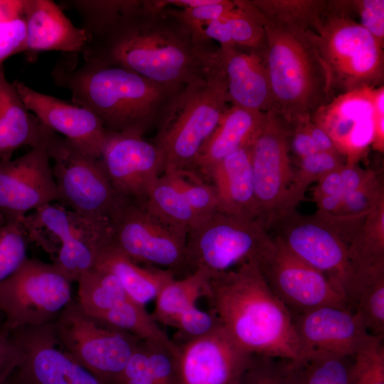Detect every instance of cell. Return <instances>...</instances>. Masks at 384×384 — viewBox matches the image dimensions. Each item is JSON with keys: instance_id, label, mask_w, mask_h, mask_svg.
<instances>
[{"instance_id": "cell-52", "label": "cell", "mask_w": 384, "mask_h": 384, "mask_svg": "<svg viewBox=\"0 0 384 384\" xmlns=\"http://www.w3.org/2000/svg\"><path fill=\"white\" fill-rule=\"evenodd\" d=\"M375 121L372 147L383 153L384 151V86L374 90Z\"/></svg>"}, {"instance_id": "cell-18", "label": "cell", "mask_w": 384, "mask_h": 384, "mask_svg": "<svg viewBox=\"0 0 384 384\" xmlns=\"http://www.w3.org/2000/svg\"><path fill=\"white\" fill-rule=\"evenodd\" d=\"M59 201L50 160L44 147L32 148L16 159L0 161V220L3 223L21 224L31 212Z\"/></svg>"}, {"instance_id": "cell-30", "label": "cell", "mask_w": 384, "mask_h": 384, "mask_svg": "<svg viewBox=\"0 0 384 384\" xmlns=\"http://www.w3.org/2000/svg\"><path fill=\"white\" fill-rule=\"evenodd\" d=\"M235 7L222 18L194 31L205 42L214 40L220 46L265 50L266 36L262 23L235 0Z\"/></svg>"}, {"instance_id": "cell-20", "label": "cell", "mask_w": 384, "mask_h": 384, "mask_svg": "<svg viewBox=\"0 0 384 384\" xmlns=\"http://www.w3.org/2000/svg\"><path fill=\"white\" fill-rule=\"evenodd\" d=\"M374 90L364 87L339 95L311 117V121L329 136L346 162L358 164L372 144Z\"/></svg>"}, {"instance_id": "cell-54", "label": "cell", "mask_w": 384, "mask_h": 384, "mask_svg": "<svg viewBox=\"0 0 384 384\" xmlns=\"http://www.w3.org/2000/svg\"><path fill=\"white\" fill-rule=\"evenodd\" d=\"M3 384H18L16 380L14 378L13 375H11L6 382H4Z\"/></svg>"}, {"instance_id": "cell-7", "label": "cell", "mask_w": 384, "mask_h": 384, "mask_svg": "<svg viewBox=\"0 0 384 384\" xmlns=\"http://www.w3.org/2000/svg\"><path fill=\"white\" fill-rule=\"evenodd\" d=\"M367 213L343 215L296 210L277 219L270 229L292 253L326 276L348 302L355 284L351 247Z\"/></svg>"}, {"instance_id": "cell-49", "label": "cell", "mask_w": 384, "mask_h": 384, "mask_svg": "<svg viewBox=\"0 0 384 384\" xmlns=\"http://www.w3.org/2000/svg\"><path fill=\"white\" fill-rule=\"evenodd\" d=\"M235 7V0H213L210 4L193 8L165 9L186 23L194 32L202 26L222 18Z\"/></svg>"}, {"instance_id": "cell-53", "label": "cell", "mask_w": 384, "mask_h": 384, "mask_svg": "<svg viewBox=\"0 0 384 384\" xmlns=\"http://www.w3.org/2000/svg\"><path fill=\"white\" fill-rule=\"evenodd\" d=\"M306 129L319 151H337L334 142L326 132L311 121H305Z\"/></svg>"}, {"instance_id": "cell-4", "label": "cell", "mask_w": 384, "mask_h": 384, "mask_svg": "<svg viewBox=\"0 0 384 384\" xmlns=\"http://www.w3.org/2000/svg\"><path fill=\"white\" fill-rule=\"evenodd\" d=\"M201 72L171 98L154 143L164 159V174L191 169L199 150L228 107L225 74L217 49L207 47Z\"/></svg>"}, {"instance_id": "cell-44", "label": "cell", "mask_w": 384, "mask_h": 384, "mask_svg": "<svg viewBox=\"0 0 384 384\" xmlns=\"http://www.w3.org/2000/svg\"><path fill=\"white\" fill-rule=\"evenodd\" d=\"M287 359L252 355L238 384H289Z\"/></svg>"}, {"instance_id": "cell-29", "label": "cell", "mask_w": 384, "mask_h": 384, "mask_svg": "<svg viewBox=\"0 0 384 384\" xmlns=\"http://www.w3.org/2000/svg\"><path fill=\"white\" fill-rule=\"evenodd\" d=\"M120 384H183L179 356L164 346L141 341L124 370Z\"/></svg>"}, {"instance_id": "cell-51", "label": "cell", "mask_w": 384, "mask_h": 384, "mask_svg": "<svg viewBox=\"0 0 384 384\" xmlns=\"http://www.w3.org/2000/svg\"><path fill=\"white\" fill-rule=\"evenodd\" d=\"M306 120L290 125V152H292L297 159L319 151L306 129L304 124Z\"/></svg>"}, {"instance_id": "cell-42", "label": "cell", "mask_w": 384, "mask_h": 384, "mask_svg": "<svg viewBox=\"0 0 384 384\" xmlns=\"http://www.w3.org/2000/svg\"><path fill=\"white\" fill-rule=\"evenodd\" d=\"M374 173L373 170L363 169L358 164L345 162L317 181L313 191V199L315 201L326 196L343 197L361 186Z\"/></svg>"}, {"instance_id": "cell-43", "label": "cell", "mask_w": 384, "mask_h": 384, "mask_svg": "<svg viewBox=\"0 0 384 384\" xmlns=\"http://www.w3.org/2000/svg\"><path fill=\"white\" fill-rule=\"evenodd\" d=\"M28 242L21 224H0V283L27 259Z\"/></svg>"}, {"instance_id": "cell-31", "label": "cell", "mask_w": 384, "mask_h": 384, "mask_svg": "<svg viewBox=\"0 0 384 384\" xmlns=\"http://www.w3.org/2000/svg\"><path fill=\"white\" fill-rule=\"evenodd\" d=\"M210 278L208 273L197 269L186 277L174 279L166 284L155 299L151 316L157 322L173 326L176 317L187 309L196 305L197 300L204 296Z\"/></svg>"}, {"instance_id": "cell-11", "label": "cell", "mask_w": 384, "mask_h": 384, "mask_svg": "<svg viewBox=\"0 0 384 384\" xmlns=\"http://www.w3.org/2000/svg\"><path fill=\"white\" fill-rule=\"evenodd\" d=\"M43 147L60 196L58 203L87 217L109 220L119 198L95 157L45 127Z\"/></svg>"}, {"instance_id": "cell-45", "label": "cell", "mask_w": 384, "mask_h": 384, "mask_svg": "<svg viewBox=\"0 0 384 384\" xmlns=\"http://www.w3.org/2000/svg\"><path fill=\"white\" fill-rule=\"evenodd\" d=\"M220 325L216 315L210 309L205 311L196 305L181 313L175 319L173 328L177 331L178 345L186 341L208 334Z\"/></svg>"}, {"instance_id": "cell-32", "label": "cell", "mask_w": 384, "mask_h": 384, "mask_svg": "<svg viewBox=\"0 0 384 384\" xmlns=\"http://www.w3.org/2000/svg\"><path fill=\"white\" fill-rule=\"evenodd\" d=\"M267 21L314 32L328 9L327 0H246Z\"/></svg>"}, {"instance_id": "cell-40", "label": "cell", "mask_w": 384, "mask_h": 384, "mask_svg": "<svg viewBox=\"0 0 384 384\" xmlns=\"http://www.w3.org/2000/svg\"><path fill=\"white\" fill-rule=\"evenodd\" d=\"M139 1L69 0L62 1V4L78 13L82 22L81 28L89 37L113 23Z\"/></svg>"}, {"instance_id": "cell-33", "label": "cell", "mask_w": 384, "mask_h": 384, "mask_svg": "<svg viewBox=\"0 0 384 384\" xmlns=\"http://www.w3.org/2000/svg\"><path fill=\"white\" fill-rule=\"evenodd\" d=\"M94 317L127 331L142 341L164 346L173 353L180 355L178 345L159 326L145 306L130 298Z\"/></svg>"}, {"instance_id": "cell-9", "label": "cell", "mask_w": 384, "mask_h": 384, "mask_svg": "<svg viewBox=\"0 0 384 384\" xmlns=\"http://www.w3.org/2000/svg\"><path fill=\"white\" fill-rule=\"evenodd\" d=\"M52 326L70 356L104 384H120L124 370L142 341L87 314L74 299Z\"/></svg>"}, {"instance_id": "cell-50", "label": "cell", "mask_w": 384, "mask_h": 384, "mask_svg": "<svg viewBox=\"0 0 384 384\" xmlns=\"http://www.w3.org/2000/svg\"><path fill=\"white\" fill-rule=\"evenodd\" d=\"M21 361L20 353L9 334L0 329V384L6 382Z\"/></svg>"}, {"instance_id": "cell-1", "label": "cell", "mask_w": 384, "mask_h": 384, "mask_svg": "<svg viewBox=\"0 0 384 384\" xmlns=\"http://www.w3.org/2000/svg\"><path fill=\"white\" fill-rule=\"evenodd\" d=\"M208 44L166 9L151 11L144 1L88 37L83 60L119 65L177 92L203 68Z\"/></svg>"}, {"instance_id": "cell-19", "label": "cell", "mask_w": 384, "mask_h": 384, "mask_svg": "<svg viewBox=\"0 0 384 384\" xmlns=\"http://www.w3.org/2000/svg\"><path fill=\"white\" fill-rule=\"evenodd\" d=\"M100 159L120 198L145 201L164 174V159L160 148L138 134L107 132Z\"/></svg>"}, {"instance_id": "cell-23", "label": "cell", "mask_w": 384, "mask_h": 384, "mask_svg": "<svg viewBox=\"0 0 384 384\" xmlns=\"http://www.w3.org/2000/svg\"><path fill=\"white\" fill-rule=\"evenodd\" d=\"M265 50L232 46L217 49L233 106L262 112L273 109Z\"/></svg>"}, {"instance_id": "cell-37", "label": "cell", "mask_w": 384, "mask_h": 384, "mask_svg": "<svg viewBox=\"0 0 384 384\" xmlns=\"http://www.w3.org/2000/svg\"><path fill=\"white\" fill-rule=\"evenodd\" d=\"M345 162L344 157L337 151H318L298 159L297 168L294 170L281 216L296 210L306 189L313 182H317L326 174L340 167Z\"/></svg>"}, {"instance_id": "cell-26", "label": "cell", "mask_w": 384, "mask_h": 384, "mask_svg": "<svg viewBox=\"0 0 384 384\" xmlns=\"http://www.w3.org/2000/svg\"><path fill=\"white\" fill-rule=\"evenodd\" d=\"M252 146L221 160L210 171L217 199V210L247 218H257L252 166Z\"/></svg>"}, {"instance_id": "cell-27", "label": "cell", "mask_w": 384, "mask_h": 384, "mask_svg": "<svg viewBox=\"0 0 384 384\" xmlns=\"http://www.w3.org/2000/svg\"><path fill=\"white\" fill-rule=\"evenodd\" d=\"M44 125L29 113L13 83L0 68V161L11 159L18 148L43 147Z\"/></svg>"}, {"instance_id": "cell-25", "label": "cell", "mask_w": 384, "mask_h": 384, "mask_svg": "<svg viewBox=\"0 0 384 384\" xmlns=\"http://www.w3.org/2000/svg\"><path fill=\"white\" fill-rule=\"evenodd\" d=\"M267 112L228 107L216 127L201 147L191 168L208 178L214 166L228 155L252 146L261 132Z\"/></svg>"}, {"instance_id": "cell-8", "label": "cell", "mask_w": 384, "mask_h": 384, "mask_svg": "<svg viewBox=\"0 0 384 384\" xmlns=\"http://www.w3.org/2000/svg\"><path fill=\"white\" fill-rule=\"evenodd\" d=\"M21 225L28 242L48 253L72 282L95 266L110 241L109 220L87 217L58 203L31 212Z\"/></svg>"}, {"instance_id": "cell-24", "label": "cell", "mask_w": 384, "mask_h": 384, "mask_svg": "<svg viewBox=\"0 0 384 384\" xmlns=\"http://www.w3.org/2000/svg\"><path fill=\"white\" fill-rule=\"evenodd\" d=\"M26 41L25 51L29 53L57 50L81 53L88 36L77 27L62 9L50 0H25Z\"/></svg>"}, {"instance_id": "cell-47", "label": "cell", "mask_w": 384, "mask_h": 384, "mask_svg": "<svg viewBox=\"0 0 384 384\" xmlns=\"http://www.w3.org/2000/svg\"><path fill=\"white\" fill-rule=\"evenodd\" d=\"M350 384H384L383 341L353 356Z\"/></svg>"}, {"instance_id": "cell-48", "label": "cell", "mask_w": 384, "mask_h": 384, "mask_svg": "<svg viewBox=\"0 0 384 384\" xmlns=\"http://www.w3.org/2000/svg\"><path fill=\"white\" fill-rule=\"evenodd\" d=\"M345 9L356 14L360 24L384 46V1L343 0Z\"/></svg>"}, {"instance_id": "cell-38", "label": "cell", "mask_w": 384, "mask_h": 384, "mask_svg": "<svg viewBox=\"0 0 384 384\" xmlns=\"http://www.w3.org/2000/svg\"><path fill=\"white\" fill-rule=\"evenodd\" d=\"M350 306L370 334L384 337V270L368 274L357 284Z\"/></svg>"}, {"instance_id": "cell-41", "label": "cell", "mask_w": 384, "mask_h": 384, "mask_svg": "<svg viewBox=\"0 0 384 384\" xmlns=\"http://www.w3.org/2000/svg\"><path fill=\"white\" fill-rule=\"evenodd\" d=\"M163 174L168 177L202 220L218 211L213 185L206 183L195 171L185 169Z\"/></svg>"}, {"instance_id": "cell-46", "label": "cell", "mask_w": 384, "mask_h": 384, "mask_svg": "<svg viewBox=\"0 0 384 384\" xmlns=\"http://www.w3.org/2000/svg\"><path fill=\"white\" fill-rule=\"evenodd\" d=\"M384 198V188L380 178L375 172L356 190L343 197L336 215H356L368 213L377 202Z\"/></svg>"}, {"instance_id": "cell-12", "label": "cell", "mask_w": 384, "mask_h": 384, "mask_svg": "<svg viewBox=\"0 0 384 384\" xmlns=\"http://www.w3.org/2000/svg\"><path fill=\"white\" fill-rule=\"evenodd\" d=\"M72 282L53 263L27 258L0 283V311L7 333L54 321L73 300Z\"/></svg>"}, {"instance_id": "cell-36", "label": "cell", "mask_w": 384, "mask_h": 384, "mask_svg": "<svg viewBox=\"0 0 384 384\" xmlns=\"http://www.w3.org/2000/svg\"><path fill=\"white\" fill-rule=\"evenodd\" d=\"M144 202L163 222L186 233L202 220L165 174L151 187Z\"/></svg>"}, {"instance_id": "cell-34", "label": "cell", "mask_w": 384, "mask_h": 384, "mask_svg": "<svg viewBox=\"0 0 384 384\" xmlns=\"http://www.w3.org/2000/svg\"><path fill=\"white\" fill-rule=\"evenodd\" d=\"M353 356L312 355L287 359L289 384H350Z\"/></svg>"}, {"instance_id": "cell-22", "label": "cell", "mask_w": 384, "mask_h": 384, "mask_svg": "<svg viewBox=\"0 0 384 384\" xmlns=\"http://www.w3.org/2000/svg\"><path fill=\"white\" fill-rule=\"evenodd\" d=\"M25 106L47 128L100 158L107 132L89 110L33 90L22 82H13Z\"/></svg>"}, {"instance_id": "cell-21", "label": "cell", "mask_w": 384, "mask_h": 384, "mask_svg": "<svg viewBox=\"0 0 384 384\" xmlns=\"http://www.w3.org/2000/svg\"><path fill=\"white\" fill-rule=\"evenodd\" d=\"M178 346L183 384H238L253 355L236 343L221 324Z\"/></svg>"}, {"instance_id": "cell-6", "label": "cell", "mask_w": 384, "mask_h": 384, "mask_svg": "<svg viewBox=\"0 0 384 384\" xmlns=\"http://www.w3.org/2000/svg\"><path fill=\"white\" fill-rule=\"evenodd\" d=\"M328 4L319 26L311 33L326 73L328 102L346 92L383 85L384 46L336 0Z\"/></svg>"}, {"instance_id": "cell-14", "label": "cell", "mask_w": 384, "mask_h": 384, "mask_svg": "<svg viewBox=\"0 0 384 384\" xmlns=\"http://www.w3.org/2000/svg\"><path fill=\"white\" fill-rule=\"evenodd\" d=\"M271 236L256 263L271 292L292 315L324 306L351 308L346 296L326 276Z\"/></svg>"}, {"instance_id": "cell-17", "label": "cell", "mask_w": 384, "mask_h": 384, "mask_svg": "<svg viewBox=\"0 0 384 384\" xmlns=\"http://www.w3.org/2000/svg\"><path fill=\"white\" fill-rule=\"evenodd\" d=\"M292 316L300 345V358L353 356L383 340L370 334L360 315L350 307L324 306Z\"/></svg>"}, {"instance_id": "cell-55", "label": "cell", "mask_w": 384, "mask_h": 384, "mask_svg": "<svg viewBox=\"0 0 384 384\" xmlns=\"http://www.w3.org/2000/svg\"><path fill=\"white\" fill-rule=\"evenodd\" d=\"M2 223H3V222L0 220V224H2Z\"/></svg>"}, {"instance_id": "cell-5", "label": "cell", "mask_w": 384, "mask_h": 384, "mask_svg": "<svg viewBox=\"0 0 384 384\" xmlns=\"http://www.w3.org/2000/svg\"><path fill=\"white\" fill-rule=\"evenodd\" d=\"M245 9L263 26L273 110L289 124L311 119L328 102L327 76L311 31L273 23Z\"/></svg>"}, {"instance_id": "cell-2", "label": "cell", "mask_w": 384, "mask_h": 384, "mask_svg": "<svg viewBox=\"0 0 384 384\" xmlns=\"http://www.w3.org/2000/svg\"><path fill=\"white\" fill-rule=\"evenodd\" d=\"M203 297L229 336L248 353L300 358L292 314L271 292L255 261L210 277Z\"/></svg>"}, {"instance_id": "cell-10", "label": "cell", "mask_w": 384, "mask_h": 384, "mask_svg": "<svg viewBox=\"0 0 384 384\" xmlns=\"http://www.w3.org/2000/svg\"><path fill=\"white\" fill-rule=\"evenodd\" d=\"M272 236L257 218L219 211L203 219L186 239V269H197L210 277L257 260Z\"/></svg>"}, {"instance_id": "cell-39", "label": "cell", "mask_w": 384, "mask_h": 384, "mask_svg": "<svg viewBox=\"0 0 384 384\" xmlns=\"http://www.w3.org/2000/svg\"><path fill=\"white\" fill-rule=\"evenodd\" d=\"M25 0H0V68L9 57L25 51Z\"/></svg>"}, {"instance_id": "cell-13", "label": "cell", "mask_w": 384, "mask_h": 384, "mask_svg": "<svg viewBox=\"0 0 384 384\" xmlns=\"http://www.w3.org/2000/svg\"><path fill=\"white\" fill-rule=\"evenodd\" d=\"M110 244L134 262L174 272L186 270V232L160 220L144 201L119 200L109 218Z\"/></svg>"}, {"instance_id": "cell-15", "label": "cell", "mask_w": 384, "mask_h": 384, "mask_svg": "<svg viewBox=\"0 0 384 384\" xmlns=\"http://www.w3.org/2000/svg\"><path fill=\"white\" fill-rule=\"evenodd\" d=\"M290 125L274 110L267 112L265 124L252 145V166L258 219L269 230L282 213L292 180Z\"/></svg>"}, {"instance_id": "cell-3", "label": "cell", "mask_w": 384, "mask_h": 384, "mask_svg": "<svg viewBox=\"0 0 384 384\" xmlns=\"http://www.w3.org/2000/svg\"><path fill=\"white\" fill-rule=\"evenodd\" d=\"M66 60L53 70L55 83L71 92L73 103L93 112L108 132L143 136L176 92L119 65Z\"/></svg>"}, {"instance_id": "cell-16", "label": "cell", "mask_w": 384, "mask_h": 384, "mask_svg": "<svg viewBox=\"0 0 384 384\" xmlns=\"http://www.w3.org/2000/svg\"><path fill=\"white\" fill-rule=\"evenodd\" d=\"M21 356L13 377L18 384H104L63 347L52 322L9 332Z\"/></svg>"}, {"instance_id": "cell-35", "label": "cell", "mask_w": 384, "mask_h": 384, "mask_svg": "<svg viewBox=\"0 0 384 384\" xmlns=\"http://www.w3.org/2000/svg\"><path fill=\"white\" fill-rule=\"evenodd\" d=\"M77 301L88 314L97 316L129 298L118 279L109 271L94 267L78 280Z\"/></svg>"}, {"instance_id": "cell-28", "label": "cell", "mask_w": 384, "mask_h": 384, "mask_svg": "<svg viewBox=\"0 0 384 384\" xmlns=\"http://www.w3.org/2000/svg\"><path fill=\"white\" fill-rule=\"evenodd\" d=\"M95 267L113 274L128 297L144 306L155 300L164 286L175 278L169 270L139 265L110 242L100 251Z\"/></svg>"}]
</instances>
